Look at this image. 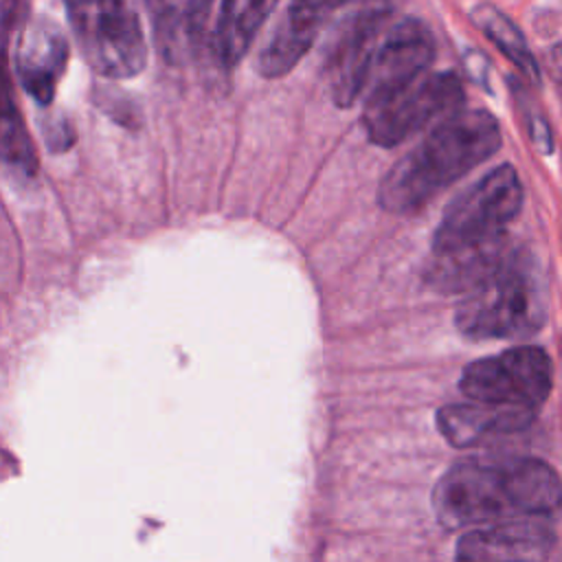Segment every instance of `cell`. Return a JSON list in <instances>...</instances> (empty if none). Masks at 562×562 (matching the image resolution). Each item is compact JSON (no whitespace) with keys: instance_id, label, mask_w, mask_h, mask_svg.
Wrapping results in <instances>:
<instances>
[{"instance_id":"cell-1","label":"cell","mask_w":562,"mask_h":562,"mask_svg":"<svg viewBox=\"0 0 562 562\" xmlns=\"http://www.w3.org/2000/svg\"><path fill=\"white\" fill-rule=\"evenodd\" d=\"M560 505V476L549 463L531 457L457 463L432 492L437 518L450 529L540 518Z\"/></svg>"},{"instance_id":"cell-9","label":"cell","mask_w":562,"mask_h":562,"mask_svg":"<svg viewBox=\"0 0 562 562\" xmlns=\"http://www.w3.org/2000/svg\"><path fill=\"white\" fill-rule=\"evenodd\" d=\"M435 57L430 29L417 18H402L384 31L367 77V99L389 92L428 72Z\"/></svg>"},{"instance_id":"cell-20","label":"cell","mask_w":562,"mask_h":562,"mask_svg":"<svg viewBox=\"0 0 562 562\" xmlns=\"http://www.w3.org/2000/svg\"><path fill=\"white\" fill-rule=\"evenodd\" d=\"M44 138L48 143L50 149L55 151H61L64 147H68L72 143V127L66 119H50L46 125H44Z\"/></svg>"},{"instance_id":"cell-6","label":"cell","mask_w":562,"mask_h":562,"mask_svg":"<svg viewBox=\"0 0 562 562\" xmlns=\"http://www.w3.org/2000/svg\"><path fill=\"white\" fill-rule=\"evenodd\" d=\"M522 198L525 191L512 165L492 169L446 209L432 237V252L505 235V226L520 211Z\"/></svg>"},{"instance_id":"cell-14","label":"cell","mask_w":562,"mask_h":562,"mask_svg":"<svg viewBox=\"0 0 562 562\" xmlns=\"http://www.w3.org/2000/svg\"><path fill=\"white\" fill-rule=\"evenodd\" d=\"M533 408L507 404H448L437 411V428L454 448L476 446L490 437L522 430L531 424Z\"/></svg>"},{"instance_id":"cell-3","label":"cell","mask_w":562,"mask_h":562,"mask_svg":"<svg viewBox=\"0 0 562 562\" xmlns=\"http://www.w3.org/2000/svg\"><path fill=\"white\" fill-rule=\"evenodd\" d=\"M544 316V285L531 259L518 250L494 277L465 294L454 323L472 340L522 338L538 331Z\"/></svg>"},{"instance_id":"cell-5","label":"cell","mask_w":562,"mask_h":562,"mask_svg":"<svg viewBox=\"0 0 562 562\" xmlns=\"http://www.w3.org/2000/svg\"><path fill=\"white\" fill-rule=\"evenodd\" d=\"M463 105V86L454 72H424L413 81L364 101V130L371 143L393 147L439 116Z\"/></svg>"},{"instance_id":"cell-12","label":"cell","mask_w":562,"mask_h":562,"mask_svg":"<svg viewBox=\"0 0 562 562\" xmlns=\"http://www.w3.org/2000/svg\"><path fill=\"white\" fill-rule=\"evenodd\" d=\"M68 40L61 29L46 20H31L18 40L15 72L22 88L40 103L48 105L55 97L57 83L66 70Z\"/></svg>"},{"instance_id":"cell-15","label":"cell","mask_w":562,"mask_h":562,"mask_svg":"<svg viewBox=\"0 0 562 562\" xmlns=\"http://www.w3.org/2000/svg\"><path fill=\"white\" fill-rule=\"evenodd\" d=\"M154 35L160 50L169 59H182L189 55L206 26L213 0H145Z\"/></svg>"},{"instance_id":"cell-4","label":"cell","mask_w":562,"mask_h":562,"mask_svg":"<svg viewBox=\"0 0 562 562\" xmlns=\"http://www.w3.org/2000/svg\"><path fill=\"white\" fill-rule=\"evenodd\" d=\"M86 64L101 77L125 79L145 68L147 46L127 0H64Z\"/></svg>"},{"instance_id":"cell-21","label":"cell","mask_w":562,"mask_h":562,"mask_svg":"<svg viewBox=\"0 0 562 562\" xmlns=\"http://www.w3.org/2000/svg\"><path fill=\"white\" fill-rule=\"evenodd\" d=\"M547 66H549V72H551V77L555 81L560 101H562V44H553L547 50Z\"/></svg>"},{"instance_id":"cell-7","label":"cell","mask_w":562,"mask_h":562,"mask_svg":"<svg viewBox=\"0 0 562 562\" xmlns=\"http://www.w3.org/2000/svg\"><path fill=\"white\" fill-rule=\"evenodd\" d=\"M553 384L549 356L533 345L512 347L503 353L470 362L459 389L472 402L533 408L542 404Z\"/></svg>"},{"instance_id":"cell-19","label":"cell","mask_w":562,"mask_h":562,"mask_svg":"<svg viewBox=\"0 0 562 562\" xmlns=\"http://www.w3.org/2000/svg\"><path fill=\"white\" fill-rule=\"evenodd\" d=\"M514 97L518 103V110L525 114V123L529 130V138L531 143L542 151V154H551L553 151V134L551 127L547 123V119L542 116V112L533 105V101L529 99V94L525 92L522 86H514Z\"/></svg>"},{"instance_id":"cell-18","label":"cell","mask_w":562,"mask_h":562,"mask_svg":"<svg viewBox=\"0 0 562 562\" xmlns=\"http://www.w3.org/2000/svg\"><path fill=\"white\" fill-rule=\"evenodd\" d=\"M472 22L476 24V29L487 35V40L518 68V72L525 77V81L536 83L540 81V70H538V61L533 59L525 35L520 33V29L494 4H476L472 9Z\"/></svg>"},{"instance_id":"cell-10","label":"cell","mask_w":562,"mask_h":562,"mask_svg":"<svg viewBox=\"0 0 562 562\" xmlns=\"http://www.w3.org/2000/svg\"><path fill=\"white\" fill-rule=\"evenodd\" d=\"M553 533L540 518H518L470 529L459 538L454 562H542Z\"/></svg>"},{"instance_id":"cell-11","label":"cell","mask_w":562,"mask_h":562,"mask_svg":"<svg viewBox=\"0 0 562 562\" xmlns=\"http://www.w3.org/2000/svg\"><path fill=\"white\" fill-rule=\"evenodd\" d=\"M347 0H290L283 18L257 57V70L277 79L288 75L312 48L325 22Z\"/></svg>"},{"instance_id":"cell-16","label":"cell","mask_w":562,"mask_h":562,"mask_svg":"<svg viewBox=\"0 0 562 562\" xmlns=\"http://www.w3.org/2000/svg\"><path fill=\"white\" fill-rule=\"evenodd\" d=\"M277 2L279 0H222L213 48L224 68H233L241 61Z\"/></svg>"},{"instance_id":"cell-2","label":"cell","mask_w":562,"mask_h":562,"mask_svg":"<svg viewBox=\"0 0 562 562\" xmlns=\"http://www.w3.org/2000/svg\"><path fill=\"white\" fill-rule=\"evenodd\" d=\"M498 121L485 110H457L382 178L378 202L389 213L422 209L448 184L487 160L501 145Z\"/></svg>"},{"instance_id":"cell-13","label":"cell","mask_w":562,"mask_h":562,"mask_svg":"<svg viewBox=\"0 0 562 562\" xmlns=\"http://www.w3.org/2000/svg\"><path fill=\"white\" fill-rule=\"evenodd\" d=\"M516 252L518 248L505 233L474 246L432 252V261L428 263L424 277L439 292L468 294L494 277Z\"/></svg>"},{"instance_id":"cell-8","label":"cell","mask_w":562,"mask_h":562,"mask_svg":"<svg viewBox=\"0 0 562 562\" xmlns=\"http://www.w3.org/2000/svg\"><path fill=\"white\" fill-rule=\"evenodd\" d=\"M391 13L386 0H362L336 29L327 53V83L336 105L349 108L364 92Z\"/></svg>"},{"instance_id":"cell-17","label":"cell","mask_w":562,"mask_h":562,"mask_svg":"<svg viewBox=\"0 0 562 562\" xmlns=\"http://www.w3.org/2000/svg\"><path fill=\"white\" fill-rule=\"evenodd\" d=\"M0 158L9 167L29 176L35 173L37 169V154L29 136L26 123L20 114V108L15 103L13 86H11L2 55H0Z\"/></svg>"}]
</instances>
